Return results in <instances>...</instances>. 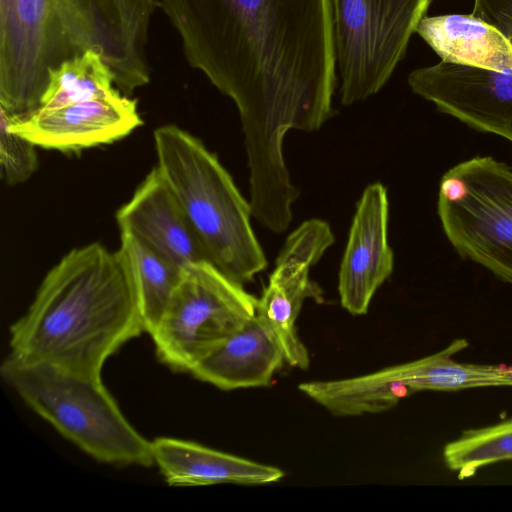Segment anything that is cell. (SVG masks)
<instances>
[{
    "mask_svg": "<svg viewBox=\"0 0 512 512\" xmlns=\"http://www.w3.org/2000/svg\"><path fill=\"white\" fill-rule=\"evenodd\" d=\"M185 56L235 103L252 195L292 191L288 130H318L334 115L332 0H160Z\"/></svg>",
    "mask_w": 512,
    "mask_h": 512,
    "instance_id": "obj_1",
    "label": "cell"
},
{
    "mask_svg": "<svg viewBox=\"0 0 512 512\" xmlns=\"http://www.w3.org/2000/svg\"><path fill=\"white\" fill-rule=\"evenodd\" d=\"M145 332L135 286L120 251L73 248L45 275L10 326V354L101 377L106 361Z\"/></svg>",
    "mask_w": 512,
    "mask_h": 512,
    "instance_id": "obj_2",
    "label": "cell"
},
{
    "mask_svg": "<svg viewBox=\"0 0 512 512\" xmlns=\"http://www.w3.org/2000/svg\"><path fill=\"white\" fill-rule=\"evenodd\" d=\"M157 167L181 204L208 260L244 285L267 266L250 203L203 142L176 125L154 131Z\"/></svg>",
    "mask_w": 512,
    "mask_h": 512,
    "instance_id": "obj_3",
    "label": "cell"
},
{
    "mask_svg": "<svg viewBox=\"0 0 512 512\" xmlns=\"http://www.w3.org/2000/svg\"><path fill=\"white\" fill-rule=\"evenodd\" d=\"M0 375L31 410L94 460L117 467L154 465L151 440L126 419L101 377L10 353Z\"/></svg>",
    "mask_w": 512,
    "mask_h": 512,
    "instance_id": "obj_4",
    "label": "cell"
},
{
    "mask_svg": "<svg viewBox=\"0 0 512 512\" xmlns=\"http://www.w3.org/2000/svg\"><path fill=\"white\" fill-rule=\"evenodd\" d=\"M437 212L443 231L463 258L512 284V169L476 156L441 178Z\"/></svg>",
    "mask_w": 512,
    "mask_h": 512,
    "instance_id": "obj_5",
    "label": "cell"
},
{
    "mask_svg": "<svg viewBox=\"0 0 512 512\" xmlns=\"http://www.w3.org/2000/svg\"><path fill=\"white\" fill-rule=\"evenodd\" d=\"M257 301L210 261L184 267L149 334L159 361L173 371L190 373L256 315Z\"/></svg>",
    "mask_w": 512,
    "mask_h": 512,
    "instance_id": "obj_6",
    "label": "cell"
},
{
    "mask_svg": "<svg viewBox=\"0 0 512 512\" xmlns=\"http://www.w3.org/2000/svg\"><path fill=\"white\" fill-rule=\"evenodd\" d=\"M433 0H332L336 69L348 106L379 92Z\"/></svg>",
    "mask_w": 512,
    "mask_h": 512,
    "instance_id": "obj_7",
    "label": "cell"
},
{
    "mask_svg": "<svg viewBox=\"0 0 512 512\" xmlns=\"http://www.w3.org/2000/svg\"><path fill=\"white\" fill-rule=\"evenodd\" d=\"M334 243L330 225L321 219L304 221L285 240L262 296L256 315L280 347L285 362L308 369L310 359L296 331V321L306 299L323 301L320 287L310 280L311 268Z\"/></svg>",
    "mask_w": 512,
    "mask_h": 512,
    "instance_id": "obj_8",
    "label": "cell"
},
{
    "mask_svg": "<svg viewBox=\"0 0 512 512\" xmlns=\"http://www.w3.org/2000/svg\"><path fill=\"white\" fill-rule=\"evenodd\" d=\"M411 90L468 126L512 142V71L440 61L408 75Z\"/></svg>",
    "mask_w": 512,
    "mask_h": 512,
    "instance_id": "obj_9",
    "label": "cell"
},
{
    "mask_svg": "<svg viewBox=\"0 0 512 512\" xmlns=\"http://www.w3.org/2000/svg\"><path fill=\"white\" fill-rule=\"evenodd\" d=\"M142 124L136 101L120 93L25 116L11 115L14 131L37 147L62 152L112 143Z\"/></svg>",
    "mask_w": 512,
    "mask_h": 512,
    "instance_id": "obj_10",
    "label": "cell"
},
{
    "mask_svg": "<svg viewBox=\"0 0 512 512\" xmlns=\"http://www.w3.org/2000/svg\"><path fill=\"white\" fill-rule=\"evenodd\" d=\"M388 220L387 189L379 182L368 185L357 204L338 277L341 305L352 315L367 313L377 289L392 274Z\"/></svg>",
    "mask_w": 512,
    "mask_h": 512,
    "instance_id": "obj_11",
    "label": "cell"
},
{
    "mask_svg": "<svg viewBox=\"0 0 512 512\" xmlns=\"http://www.w3.org/2000/svg\"><path fill=\"white\" fill-rule=\"evenodd\" d=\"M121 233H128L175 265L209 261L181 204L154 167L116 212Z\"/></svg>",
    "mask_w": 512,
    "mask_h": 512,
    "instance_id": "obj_12",
    "label": "cell"
},
{
    "mask_svg": "<svg viewBox=\"0 0 512 512\" xmlns=\"http://www.w3.org/2000/svg\"><path fill=\"white\" fill-rule=\"evenodd\" d=\"M154 465L171 486L259 485L279 481L284 472L204 445L172 437L151 441Z\"/></svg>",
    "mask_w": 512,
    "mask_h": 512,
    "instance_id": "obj_13",
    "label": "cell"
},
{
    "mask_svg": "<svg viewBox=\"0 0 512 512\" xmlns=\"http://www.w3.org/2000/svg\"><path fill=\"white\" fill-rule=\"evenodd\" d=\"M285 362L274 337L255 315L203 359L190 374L231 391L268 386Z\"/></svg>",
    "mask_w": 512,
    "mask_h": 512,
    "instance_id": "obj_14",
    "label": "cell"
},
{
    "mask_svg": "<svg viewBox=\"0 0 512 512\" xmlns=\"http://www.w3.org/2000/svg\"><path fill=\"white\" fill-rule=\"evenodd\" d=\"M416 33L441 61L499 72L512 71V43L473 14L425 16Z\"/></svg>",
    "mask_w": 512,
    "mask_h": 512,
    "instance_id": "obj_15",
    "label": "cell"
},
{
    "mask_svg": "<svg viewBox=\"0 0 512 512\" xmlns=\"http://www.w3.org/2000/svg\"><path fill=\"white\" fill-rule=\"evenodd\" d=\"M468 346L467 339L457 338L437 353L384 368V372L392 381L408 387L413 393L512 387V365L463 363L453 359L456 353Z\"/></svg>",
    "mask_w": 512,
    "mask_h": 512,
    "instance_id": "obj_16",
    "label": "cell"
},
{
    "mask_svg": "<svg viewBox=\"0 0 512 512\" xmlns=\"http://www.w3.org/2000/svg\"><path fill=\"white\" fill-rule=\"evenodd\" d=\"M298 389L334 416H360L387 411L412 391L381 370L351 378L300 383Z\"/></svg>",
    "mask_w": 512,
    "mask_h": 512,
    "instance_id": "obj_17",
    "label": "cell"
},
{
    "mask_svg": "<svg viewBox=\"0 0 512 512\" xmlns=\"http://www.w3.org/2000/svg\"><path fill=\"white\" fill-rule=\"evenodd\" d=\"M120 237L118 250L133 279L145 332L150 334L179 283L183 268L128 233H121Z\"/></svg>",
    "mask_w": 512,
    "mask_h": 512,
    "instance_id": "obj_18",
    "label": "cell"
},
{
    "mask_svg": "<svg viewBox=\"0 0 512 512\" xmlns=\"http://www.w3.org/2000/svg\"><path fill=\"white\" fill-rule=\"evenodd\" d=\"M114 76L103 58L94 50L62 62L49 73L46 91L39 109L52 110L92 99L118 94Z\"/></svg>",
    "mask_w": 512,
    "mask_h": 512,
    "instance_id": "obj_19",
    "label": "cell"
},
{
    "mask_svg": "<svg viewBox=\"0 0 512 512\" xmlns=\"http://www.w3.org/2000/svg\"><path fill=\"white\" fill-rule=\"evenodd\" d=\"M443 459L459 480L473 477L485 466L512 460V417L462 431L444 446Z\"/></svg>",
    "mask_w": 512,
    "mask_h": 512,
    "instance_id": "obj_20",
    "label": "cell"
},
{
    "mask_svg": "<svg viewBox=\"0 0 512 512\" xmlns=\"http://www.w3.org/2000/svg\"><path fill=\"white\" fill-rule=\"evenodd\" d=\"M35 146L11 127V114L0 107V170L9 186L27 181L38 168Z\"/></svg>",
    "mask_w": 512,
    "mask_h": 512,
    "instance_id": "obj_21",
    "label": "cell"
},
{
    "mask_svg": "<svg viewBox=\"0 0 512 512\" xmlns=\"http://www.w3.org/2000/svg\"><path fill=\"white\" fill-rule=\"evenodd\" d=\"M471 14L493 25L512 40V0H474Z\"/></svg>",
    "mask_w": 512,
    "mask_h": 512,
    "instance_id": "obj_22",
    "label": "cell"
}]
</instances>
